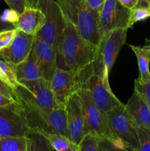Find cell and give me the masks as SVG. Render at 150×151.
I'll return each mask as SVG.
<instances>
[{
  "mask_svg": "<svg viewBox=\"0 0 150 151\" xmlns=\"http://www.w3.org/2000/svg\"><path fill=\"white\" fill-rule=\"evenodd\" d=\"M98 53V47L82 38L74 27L66 22L57 46V68L78 75L96 58Z\"/></svg>",
  "mask_w": 150,
  "mask_h": 151,
  "instance_id": "cell-1",
  "label": "cell"
},
{
  "mask_svg": "<svg viewBox=\"0 0 150 151\" xmlns=\"http://www.w3.org/2000/svg\"><path fill=\"white\" fill-rule=\"evenodd\" d=\"M78 78L79 83L88 88L95 104L104 113L121 103L110 88L109 73L99 52L96 58L78 74Z\"/></svg>",
  "mask_w": 150,
  "mask_h": 151,
  "instance_id": "cell-2",
  "label": "cell"
},
{
  "mask_svg": "<svg viewBox=\"0 0 150 151\" xmlns=\"http://www.w3.org/2000/svg\"><path fill=\"white\" fill-rule=\"evenodd\" d=\"M65 20L71 24L79 35L98 47L101 40L99 31V13L85 0H56Z\"/></svg>",
  "mask_w": 150,
  "mask_h": 151,
  "instance_id": "cell-3",
  "label": "cell"
},
{
  "mask_svg": "<svg viewBox=\"0 0 150 151\" xmlns=\"http://www.w3.org/2000/svg\"><path fill=\"white\" fill-rule=\"evenodd\" d=\"M19 103L24 109L25 117L30 132L38 131L43 134H62L69 137L64 108L45 110L29 103Z\"/></svg>",
  "mask_w": 150,
  "mask_h": 151,
  "instance_id": "cell-4",
  "label": "cell"
},
{
  "mask_svg": "<svg viewBox=\"0 0 150 151\" xmlns=\"http://www.w3.org/2000/svg\"><path fill=\"white\" fill-rule=\"evenodd\" d=\"M79 84V94L85 122V136L91 134L99 139H119L110 128L106 114L95 104L86 86L83 83Z\"/></svg>",
  "mask_w": 150,
  "mask_h": 151,
  "instance_id": "cell-5",
  "label": "cell"
},
{
  "mask_svg": "<svg viewBox=\"0 0 150 151\" xmlns=\"http://www.w3.org/2000/svg\"><path fill=\"white\" fill-rule=\"evenodd\" d=\"M18 102L29 103L45 110L57 107L49 81L44 78L30 81H20L14 88Z\"/></svg>",
  "mask_w": 150,
  "mask_h": 151,
  "instance_id": "cell-6",
  "label": "cell"
},
{
  "mask_svg": "<svg viewBox=\"0 0 150 151\" xmlns=\"http://www.w3.org/2000/svg\"><path fill=\"white\" fill-rule=\"evenodd\" d=\"M38 8L45 15V22L35 37L57 49L66 22L60 7L54 0H40Z\"/></svg>",
  "mask_w": 150,
  "mask_h": 151,
  "instance_id": "cell-7",
  "label": "cell"
},
{
  "mask_svg": "<svg viewBox=\"0 0 150 151\" xmlns=\"http://www.w3.org/2000/svg\"><path fill=\"white\" fill-rule=\"evenodd\" d=\"M105 114L115 136L121 141L138 150L137 126L126 111L125 105L121 103Z\"/></svg>",
  "mask_w": 150,
  "mask_h": 151,
  "instance_id": "cell-8",
  "label": "cell"
},
{
  "mask_svg": "<svg viewBox=\"0 0 150 151\" xmlns=\"http://www.w3.org/2000/svg\"><path fill=\"white\" fill-rule=\"evenodd\" d=\"M30 130L19 102L0 107V137H28Z\"/></svg>",
  "mask_w": 150,
  "mask_h": 151,
  "instance_id": "cell-9",
  "label": "cell"
},
{
  "mask_svg": "<svg viewBox=\"0 0 150 151\" xmlns=\"http://www.w3.org/2000/svg\"><path fill=\"white\" fill-rule=\"evenodd\" d=\"M131 10L119 0H106L99 13V31L103 35L116 29H129Z\"/></svg>",
  "mask_w": 150,
  "mask_h": 151,
  "instance_id": "cell-10",
  "label": "cell"
},
{
  "mask_svg": "<svg viewBox=\"0 0 150 151\" xmlns=\"http://www.w3.org/2000/svg\"><path fill=\"white\" fill-rule=\"evenodd\" d=\"M57 107L64 108L68 100L80 88L78 75L57 68L49 81Z\"/></svg>",
  "mask_w": 150,
  "mask_h": 151,
  "instance_id": "cell-11",
  "label": "cell"
},
{
  "mask_svg": "<svg viewBox=\"0 0 150 151\" xmlns=\"http://www.w3.org/2000/svg\"><path fill=\"white\" fill-rule=\"evenodd\" d=\"M65 111L69 139L79 145L85 137V122L79 89L68 100L65 106Z\"/></svg>",
  "mask_w": 150,
  "mask_h": 151,
  "instance_id": "cell-12",
  "label": "cell"
},
{
  "mask_svg": "<svg viewBox=\"0 0 150 151\" xmlns=\"http://www.w3.org/2000/svg\"><path fill=\"white\" fill-rule=\"evenodd\" d=\"M128 29H116L102 35L98 49L106 70L110 73L121 49L125 44Z\"/></svg>",
  "mask_w": 150,
  "mask_h": 151,
  "instance_id": "cell-13",
  "label": "cell"
},
{
  "mask_svg": "<svg viewBox=\"0 0 150 151\" xmlns=\"http://www.w3.org/2000/svg\"><path fill=\"white\" fill-rule=\"evenodd\" d=\"M35 35L25 33L18 29L11 44L0 50V59L17 65L28 56L33 45Z\"/></svg>",
  "mask_w": 150,
  "mask_h": 151,
  "instance_id": "cell-14",
  "label": "cell"
},
{
  "mask_svg": "<svg viewBox=\"0 0 150 151\" xmlns=\"http://www.w3.org/2000/svg\"><path fill=\"white\" fill-rule=\"evenodd\" d=\"M33 44L42 78L50 81L57 69V49L35 37Z\"/></svg>",
  "mask_w": 150,
  "mask_h": 151,
  "instance_id": "cell-15",
  "label": "cell"
},
{
  "mask_svg": "<svg viewBox=\"0 0 150 151\" xmlns=\"http://www.w3.org/2000/svg\"><path fill=\"white\" fill-rule=\"evenodd\" d=\"M45 15L38 7L27 6L21 14L18 16L14 25L16 29L35 35L44 25Z\"/></svg>",
  "mask_w": 150,
  "mask_h": 151,
  "instance_id": "cell-16",
  "label": "cell"
},
{
  "mask_svg": "<svg viewBox=\"0 0 150 151\" xmlns=\"http://www.w3.org/2000/svg\"><path fill=\"white\" fill-rule=\"evenodd\" d=\"M125 109L136 126L150 128V110L141 94L134 89Z\"/></svg>",
  "mask_w": 150,
  "mask_h": 151,
  "instance_id": "cell-17",
  "label": "cell"
},
{
  "mask_svg": "<svg viewBox=\"0 0 150 151\" xmlns=\"http://www.w3.org/2000/svg\"><path fill=\"white\" fill-rule=\"evenodd\" d=\"M18 81H30L42 77L38 66L34 44L27 57L16 66Z\"/></svg>",
  "mask_w": 150,
  "mask_h": 151,
  "instance_id": "cell-18",
  "label": "cell"
},
{
  "mask_svg": "<svg viewBox=\"0 0 150 151\" xmlns=\"http://www.w3.org/2000/svg\"><path fill=\"white\" fill-rule=\"evenodd\" d=\"M129 47L134 52L138 60V68H139V78L138 81L142 83H146L150 81V55L144 50L142 47L129 44Z\"/></svg>",
  "mask_w": 150,
  "mask_h": 151,
  "instance_id": "cell-19",
  "label": "cell"
},
{
  "mask_svg": "<svg viewBox=\"0 0 150 151\" xmlns=\"http://www.w3.org/2000/svg\"><path fill=\"white\" fill-rule=\"evenodd\" d=\"M0 151H29V137H0Z\"/></svg>",
  "mask_w": 150,
  "mask_h": 151,
  "instance_id": "cell-20",
  "label": "cell"
},
{
  "mask_svg": "<svg viewBox=\"0 0 150 151\" xmlns=\"http://www.w3.org/2000/svg\"><path fill=\"white\" fill-rule=\"evenodd\" d=\"M56 151H77L78 145L62 134H44Z\"/></svg>",
  "mask_w": 150,
  "mask_h": 151,
  "instance_id": "cell-21",
  "label": "cell"
},
{
  "mask_svg": "<svg viewBox=\"0 0 150 151\" xmlns=\"http://www.w3.org/2000/svg\"><path fill=\"white\" fill-rule=\"evenodd\" d=\"M16 66L10 62L0 59V79L13 90L19 83Z\"/></svg>",
  "mask_w": 150,
  "mask_h": 151,
  "instance_id": "cell-22",
  "label": "cell"
},
{
  "mask_svg": "<svg viewBox=\"0 0 150 151\" xmlns=\"http://www.w3.org/2000/svg\"><path fill=\"white\" fill-rule=\"evenodd\" d=\"M29 151H54L47 137L38 131H31L29 135Z\"/></svg>",
  "mask_w": 150,
  "mask_h": 151,
  "instance_id": "cell-23",
  "label": "cell"
},
{
  "mask_svg": "<svg viewBox=\"0 0 150 151\" xmlns=\"http://www.w3.org/2000/svg\"><path fill=\"white\" fill-rule=\"evenodd\" d=\"M98 145L99 151H138L120 139L98 138Z\"/></svg>",
  "mask_w": 150,
  "mask_h": 151,
  "instance_id": "cell-24",
  "label": "cell"
},
{
  "mask_svg": "<svg viewBox=\"0 0 150 151\" xmlns=\"http://www.w3.org/2000/svg\"><path fill=\"white\" fill-rule=\"evenodd\" d=\"M138 138V151H150V128L137 126Z\"/></svg>",
  "mask_w": 150,
  "mask_h": 151,
  "instance_id": "cell-25",
  "label": "cell"
},
{
  "mask_svg": "<svg viewBox=\"0 0 150 151\" xmlns=\"http://www.w3.org/2000/svg\"><path fill=\"white\" fill-rule=\"evenodd\" d=\"M150 17V7H137L131 10L130 19H129V26L130 28L136 22H141L147 18Z\"/></svg>",
  "mask_w": 150,
  "mask_h": 151,
  "instance_id": "cell-26",
  "label": "cell"
},
{
  "mask_svg": "<svg viewBox=\"0 0 150 151\" xmlns=\"http://www.w3.org/2000/svg\"><path fill=\"white\" fill-rule=\"evenodd\" d=\"M77 151H99L98 138L91 134L86 135L78 145Z\"/></svg>",
  "mask_w": 150,
  "mask_h": 151,
  "instance_id": "cell-27",
  "label": "cell"
},
{
  "mask_svg": "<svg viewBox=\"0 0 150 151\" xmlns=\"http://www.w3.org/2000/svg\"><path fill=\"white\" fill-rule=\"evenodd\" d=\"M134 89L136 90L144 98L150 110V81L146 83H142L138 79L135 81Z\"/></svg>",
  "mask_w": 150,
  "mask_h": 151,
  "instance_id": "cell-28",
  "label": "cell"
},
{
  "mask_svg": "<svg viewBox=\"0 0 150 151\" xmlns=\"http://www.w3.org/2000/svg\"><path fill=\"white\" fill-rule=\"evenodd\" d=\"M17 32L18 29L16 28L0 32V50H4L11 44Z\"/></svg>",
  "mask_w": 150,
  "mask_h": 151,
  "instance_id": "cell-29",
  "label": "cell"
},
{
  "mask_svg": "<svg viewBox=\"0 0 150 151\" xmlns=\"http://www.w3.org/2000/svg\"><path fill=\"white\" fill-rule=\"evenodd\" d=\"M10 9L18 15L21 14L27 6V0H4Z\"/></svg>",
  "mask_w": 150,
  "mask_h": 151,
  "instance_id": "cell-30",
  "label": "cell"
},
{
  "mask_svg": "<svg viewBox=\"0 0 150 151\" xmlns=\"http://www.w3.org/2000/svg\"><path fill=\"white\" fill-rule=\"evenodd\" d=\"M0 93L4 94V96H6L8 98L14 100L15 101L18 102L16 94H15L14 90L11 87L9 86L7 84H6L4 81H1V79H0Z\"/></svg>",
  "mask_w": 150,
  "mask_h": 151,
  "instance_id": "cell-31",
  "label": "cell"
},
{
  "mask_svg": "<svg viewBox=\"0 0 150 151\" xmlns=\"http://www.w3.org/2000/svg\"><path fill=\"white\" fill-rule=\"evenodd\" d=\"M85 1L93 10L99 13L106 0H85Z\"/></svg>",
  "mask_w": 150,
  "mask_h": 151,
  "instance_id": "cell-32",
  "label": "cell"
},
{
  "mask_svg": "<svg viewBox=\"0 0 150 151\" xmlns=\"http://www.w3.org/2000/svg\"><path fill=\"white\" fill-rule=\"evenodd\" d=\"M138 1L139 0H119L121 4L130 10H133L135 7H136L138 4Z\"/></svg>",
  "mask_w": 150,
  "mask_h": 151,
  "instance_id": "cell-33",
  "label": "cell"
},
{
  "mask_svg": "<svg viewBox=\"0 0 150 151\" xmlns=\"http://www.w3.org/2000/svg\"><path fill=\"white\" fill-rule=\"evenodd\" d=\"M16 28L14 24L11 23L10 22H7V20L3 19L1 16H0V32L1 31L7 30V29H11Z\"/></svg>",
  "mask_w": 150,
  "mask_h": 151,
  "instance_id": "cell-34",
  "label": "cell"
},
{
  "mask_svg": "<svg viewBox=\"0 0 150 151\" xmlns=\"http://www.w3.org/2000/svg\"><path fill=\"white\" fill-rule=\"evenodd\" d=\"M16 103L14 100L8 98L4 94L0 93V107H4V106H10V105L13 104V103Z\"/></svg>",
  "mask_w": 150,
  "mask_h": 151,
  "instance_id": "cell-35",
  "label": "cell"
},
{
  "mask_svg": "<svg viewBox=\"0 0 150 151\" xmlns=\"http://www.w3.org/2000/svg\"><path fill=\"white\" fill-rule=\"evenodd\" d=\"M137 7H150V0H139Z\"/></svg>",
  "mask_w": 150,
  "mask_h": 151,
  "instance_id": "cell-36",
  "label": "cell"
},
{
  "mask_svg": "<svg viewBox=\"0 0 150 151\" xmlns=\"http://www.w3.org/2000/svg\"><path fill=\"white\" fill-rule=\"evenodd\" d=\"M142 47L150 55V39H146L145 44H144V45Z\"/></svg>",
  "mask_w": 150,
  "mask_h": 151,
  "instance_id": "cell-37",
  "label": "cell"
},
{
  "mask_svg": "<svg viewBox=\"0 0 150 151\" xmlns=\"http://www.w3.org/2000/svg\"><path fill=\"white\" fill-rule=\"evenodd\" d=\"M27 2L29 6L33 7H38V4H39L40 0H27Z\"/></svg>",
  "mask_w": 150,
  "mask_h": 151,
  "instance_id": "cell-38",
  "label": "cell"
},
{
  "mask_svg": "<svg viewBox=\"0 0 150 151\" xmlns=\"http://www.w3.org/2000/svg\"></svg>",
  "mask_w": 150,
  "mask_h": 151,
  "instance_id": "cell-39",
  "label": "cell"
}]
</instances>
